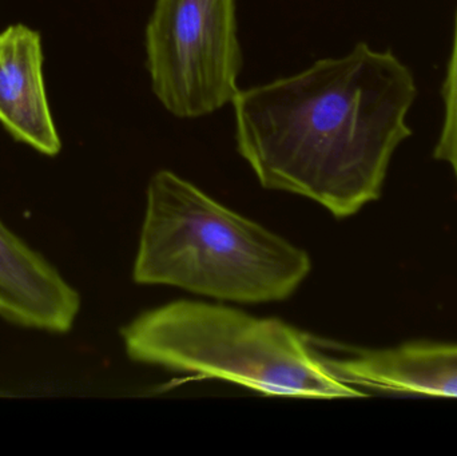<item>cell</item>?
Listing matches in <instances>:
<instances>
[{"instance_id": "6da1fadb", "label": "cell", "mask_w": 457, "mask_h": 456, "mask_svg": "<svg viewBox=\"0 0 457 456\" xmlns=\"http://www.w3.org/2000/svg\"><path fill=\"white\" fill-rule=\"evenodd\" d=\"M412 70L359 42L234 96L236 144L265 189L303 195L336 219L380 200L397 149L413 136Z\"/></svg>"}, {"instance_id": "7a4b0ae2", "label": "cell", "mask_w": 457, "mask_h": 456, "mask_svg": "<svg viewBox=\"0 0 457 456\" xmlns=\"http://www.w3.org/2000/svg\"><path fill=\"white\" fill-rule=\"evenodd\" d=\"M311 269L305 251L179 174L160 170L150 179L134 262L137 284L257 304L287 300Z\"/></svg>"}, {"instance_id": "3957f363", "label": "cell", "mask_w": 457, "mask_h": 456, "mask_svg": "<svg viewBox=\"0 0 457 456\" xmlns=\"http://www.w3.org/2000/svg\"><path fill=\"white\" fill-rule=\"evenodd\" d=\"M120 336L136 363L225 380L263 395L367 396L322 363L311 335L225 305L179 300L137 316Z\"/></svg>"}, {"instance_id": "277c9868", "label": "cell", "mask_w": 457, "mask_h": 456, "mask_svg": "<svg viewBox=\"0 0 457 456\" xmlns=\"http://www.w3.org/2000/svg\"><path fill=\"white\" fill-rule=\"evenodd\" d=\"M145 48L153 93L174 117H205L239 91L236 0H155Z\"/></svg>"}, {"instance_id": "5b68a950", "label": "cell", "mask_w": 457, "mask_h": 456, "mask_svg": "<svg viewBox=\"0 0 457 456\" xmlns=\"http://www.w3.org/2000/svg\"><path fill=\"white\" fill-rule=\"evenodd\" d=\"M330 343L338 355L313 343L322 363L362 393L457 399V344L418 340L396 347L351 348Z\"/></svg>"}, {"instance_id": "8992f818", "label": "cell", "mask_w": 457, "mask_h": 456, "mask_svg": "<svg viewBox=\"0 0 457 456\" xmlns=\"http://www.w3.org/2000/svg\"><path fill=\"white\" fill-rule=\"evenodd\" d=\"M82 297L61 270L0 219V319L18 328L66 335Z\"/></svg>"}, {"instance_id": "52a82bcc", "label": "cell", "mask_w": 457, "mask_h": 456, "mask_svg": "<svg viewBox=\"0 0 457 456\" xmlns=\"http://www.w3.org/2000/svg\"><path fill=\"white\" fill-rule=\"evenodd\" d=\"M0 123L40 154L61 153L43 79L42 39L24 24L0 32Z\"/></svg>"}, {"instance_id": "ba28073f", "label": "cell", "mask_w": 457, "mask_h": 456, "mask_svg": "<svg viewBox=\"0 0 457 456\" xmlns=\"http://www.w3.org/2000/svg\"><path fill=\"white\" fill-rule=\"evenodd\" d=\"M445 117L432 157L453 169L457 182V10L453 18V45L442 85Z\"/></svg>"}, {"instance_id": "9c48e42d", "label": "cell", "mask_w": 457, "mask_h": 456, "mask_svg": "<svg viewBox=\"0 0 457 456\" xmlns=\"http://www.w3.org/2000/svg\"><path fill=\"white\" fill-rule=\"evenodd\" d=\"M2 396H11V394H3L2 391H0V398H2Z\"/></svg>"}]
</instances>
